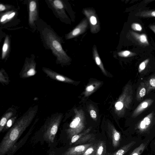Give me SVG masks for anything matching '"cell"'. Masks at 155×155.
<instances>
[{
  "label": "cell",
  "instance_id": "cell-1",
  "mask_svg": "<svg viewBox=\"0 0 155 155\" xmlns=\"http://www.w3.org/2000/svg\"><path fill=\"white\" fill-rule=\"evenodd\" d=\"M32 119V117L22 118L7 132L0 143V155H5L11 150L29 125Z\"/></svg>",
  "mask_w": 155,
  "mask_h": 155
},
{
  "label": "cell",
  "instance_id": "cell-2",
  "mask_svg": "<svg viewBox=\"0 0 155 155\" xmlns=\"http://www.w3.org/2000/svg\"><path fill=\"white\" fill-rule=\"evenodd\" d=\"M43 37L47 45L55 55L57 60L60 63H66L70 60V58L64 50L60 40L51 30L45 29L43 32Z\"/></svg>",
  "mask_w": 155,
  "mask_h": 155
},
{
  "label": "cell",
  "instance_id": "cell-3",
  "mask_svg": "<svg viewBox=\"0 0 155 155\" xmlns=\"http://www.w3.org/2000/svg\"><path fill=\"white\" fill-rule=\"evenodd\" d=\"M60 123V120L56 119L49 124L45 130L43 138L49 143H53L58 131Z\"/></svg>",
  "mask_w": 155,
  "mask_h": 155
},
{
  "label": "cell",
  "instance_id": "cell-4",
  "mask_svg": "<svg viewBox=\"0 0 155 155\" xmlns=\"http://www.w3.org/2000/svg\"><path fill=\"white\" fill-rule=\"evenodd\" d=\"M83 13L88 20L91 32L95 34L100 29V26L98 17L95 11L93 9L85 8L83 9Z\"/></svg>",
  "mask_w": 155,
  "mask_h": 155
},
{
  "label": "cell",
  "instance_id": "cell-5",
  "mask_svg": "<svg viewBox=\"0 0 155 155\" xmlns=\"http://www.w3.org/2000/svg\"><path fill=\"white\" fill-rule=\"evenodd\" d=\"M84 127V124L80 118L79 117H76L71 122L69 128L66 130L68 138L71 139L73 136L80 134Z\"/></svg>",
  "mask_w": 155,
  "mask_h": 155
},
{
  "label": "cell",
  "instance_id": "cell-6",
  "mask_svg": "<svg viewBox=\"0 0 155 155\" xmlns=\"http://www.w3.org/2000/svg\"><path fill=\"white\" fill-rule=\"evenodd\" d=\"M88 24L87 19L83 20L73 30L67 35L66 39L72 38L84 33L87 30Z\"/></svg>",
  "mask_w": 155,
  "mask_h": 155
},
{
  "label": "cell",
  "instance_id": "cell-7",
  "mask_svg": "<svg viewBox=\"0 0 155 155\" xmlns=\"http://www.w3.org/2000/svg\"><path fill=\"white\" fill-rule=\"evenodd\" d=\"M129 36L134 42L142 47H146L149 45L147 36L145 34H140L132 31H130Z\"/></svg>",
  "mask_w": 155,
  "mask_h": 155
},
{
  "label": "cell",
  "instance_id": "cell-8",
  "mask_svg": "<svg viewBox=\"0 0 155 155\" xmlns=\"http://www.w3.org/2000/svg\"><path fill=\"white\" fill-rule=\"evenodd\" d=\"M92 144L90 143L78 145L68 148L63 155H82L85 151Z\"/></svg>",
  "mask_w": 155,
  "mask_h": 155
},
{
  "label": "cell",
  "instance_id": "cell-9",
  "mask_svg": "<svg viewBox=\"0 0 155 155\" xmlns=\"http://www.w3.org/2000/svg\"><path fill=\"white\" fill-rule=\"evenodd\" d=\"M37 4L34 1H31L29 4V22L31 25H33L37 19Z\"/></svg>",
  "mask_w": 155,
  "mask_h": 155
},
{
  "label": "cell",
  "instance_id": "cell-10",
  "mask_svg": "<svg viewBox=\"0 0 155 155\" xmlns=\"http://www.w3.org/2000/svg\"><path fill=\"white\" fill-rule=\"evenodd\" d=\"M153 101L150 99H147L141 102L134 111L132 114L133 117H136L141 113L144 110L149 107Z\"/></svg>",
  "mask_w": 155,
  "mask_h": 155
},
{
  "label": "cell",
  "instance_id": "cell-11",
  "mask_svg": "<svg viewBox=\"0 0 155 155\" xmlns=\"http://www.w3.org/2000/svg\"><path fill=\"white\" fill-rule=\"evenodd\" d=\"M148 93V88L145 81L141 82L137 89L136 99L137 101L141 100Z\"/></svg>",
  "mask_w": 155,
  "mask_h": 155
},
{
  "label": "cell",
  "instance_id": "cell-12",
  "mask_svg": "<svg viewBox=\"0 0 155 155\" xmlns=\"http://www.w3.org/2000/svg\"><path fill=\"white\" fill-rule=\"evenodd\" d=\"M153 116V113L151 112L144 117L139 123L138 128L142 131L147 128L151 124Z\"/></svg>",
  "mask_w": 155,
  "mask_h": 155
},
{
  "label": "cell",
  "instance_id": "cell-13",
  "mask_svg": "<svg viewBox=\"0 0 155 155\" xmlns=\"http://www.w3.org/2000/svg\"><path fill=\"white\" fill-rule=\"evenodd\" d=\"M50 3L59 16H62L66 15L64 9V6L62 2L59 0H49Z\"/></svg>",
  "mask_w": 155,
  "mask_h": 155
},
{
  "label": "cell",
  "instance_id": "cell-14",
  "mask_svg": "<svg viewBox=\"0 0 155 155\" xmlns=\"http://www.w3.org/2000/svg\"><path fill=\"white\" fill-rule=\"evenodd\" d=\"M135 143V142L132 141L117 150L108 155H124Z\"/></svg>",
  "mask_w": 155,
  "mask_h": 155
},
{
  "label": "cell",
  "instance_id": "cell-15",
  "mask_svg": "<svg viewBox=\"0 0 155 155\" xmlns=\"http://www.w3.org/2000/svg\"><path fill=\"white\" fill-rule=\"evenodd\" d=\"M111 136L112 139V145L114 147H117L120 139V133L114 128H112L111 131Z\"/></svg>",
  "mask_w": 155,
  "mask_h": 155
},
{
  "label": "cell",
  "instance_id": "cell-16",
  "mask_svg": "<svg viewBox=\"0 0 155 155\" xmlns=\"http://www.w3.org/2000/svg\"><path fill=\"white\" fill-rule=\"evenodd\" d=\"M93 55L96 64L100 68L103 72L106 73L102 63L99 57L96 46L94 45L93 48Z\"/></svg>",
  "mask_w": 155,
  "mask_h": 155
},
{
  "label": "cell",
  "instance_id": "cell-17",
  "mask_svg": "<svg viewBox=\"0 0 155 155\" xmlns=\"http://www.w3.org/2000/svg\"><path fill=\"white\" fill-rule=\"evenodd\" d=\"M35 64L33 61H27L25 65V69L27 70L26 74L28 76L34 75L35 74Z\"/></svg>",
  "mask_w": 155,
  "mask_h": 155
},
{
  "label": "cell",
  "instance_id": "cell-18",
  "mask_svg": "<svg viewBox=\"0 0 155 155\" xmlns=\"http://www.w3.org/2000/svg\"><path fill=\"white\" fill-rule=\"evenodd\" d=\"M44 70L49 76L54 78H55L58 80L62 81H70L69 80L67 79L65 77L58 74L51 70L46 68H44Z\"/></svg>",
  "mask_w": 155,
  "mask_h": 155
},
{
  "label": "cell",
  "instance_id": "cell-19",
  "mask_svg": "<svg viewBox=\"0 0 155 155\" xmlns=\"http://www.w3.org/2000/svg\"><path fill=\"white\" fill-rule=\"evenodd\" d=\"M137 17L149 18L155 17V10H144L138 12L135 15Z\"/></svg>",
  "mask_w": 155,
  "mask_h": 155
},
{
  "label": "cell",
  "instance_id": "cell-20",
  "mask_svg": "<svg viewBox=\"0 0 155 155\" xmlns=\"http://www.w3.org/2000/svg\"><path fill=\"white\" fill-rule=\"evenodd\" d=\"M106 151L105 143L103 141H100L97 144L95 155H104Z\"/></svg>",
  "mask_w": 155,
  "mask_h": 155
},
{
  "label": "cell",
  "instance_id": "cell-21",
  "mask_svg": "<svg viewBox=\"0 0 155 155\" xmlns=\"http://www.w3.org/2000/svg\"><path fill=\"white\" fill-rule=\"evenodd\" d=\"M9 48V38L7 36L5 39L2 48V58L4 59L6 56Z\"/></svg>",
  "mask_w": 155,
  "mask_h": 155
},
{
  "label": "cell",
  "instance_id": "cell-22",
  "mask_svg": "<svg viewBox=\"0 0 155 155\" xmlns=\"http://www.w3.org/2000/svg\"><path fill=\"white\" fill-rule=\"evenodd\" d=\"M145 81L148 86V93L150 91L155 89V75L151 77Z\"/></svg>",
  "mask_w": 155,
  "mask_h": 155
},
{
  "label": "cell",
  "instance_id": "cell-23",
  "mask_svg": "<svg viewBox=\"0 0 155 155\" xmlns=\"http://www.w3.org/2000/svg\"><path fill=\"white\" fill-rule=\"evenodd\" d=\"M146 145V143H142L134 149L129 155H140L145 148Z\"/></svg>",
  "mask_w": 155,
  "mask_h": 155
},
{
  "label": "cell",
  "instance_id": "cell-24",
  "mask_svg": "<svg viewBox=\"0 0 155 155\" xmlns=\"http://www.w3.org/2000/svg\"><path fill=\"white\" fill-rule=\"evenodd\" d=\"M89 131V130L87 129L82 133H80L73 136L71 138L70 144H72L75 143L81 138L87 135Z\"/></svg>",
  "mask_w": 155,
  "mask_h": 155
},
{
  "label": "cell",
  "instance_id": "cell-25",
  "mask_svg": "<svg viewBox=\"0 0 155 155\" xmlns=\"http://www.w3.org/2000/svg\"><path fill=\"white\" fill-rule=\"evenodd\" d=\"M97 144L91 145L85 151L82 155H95Z\"/></svg>",
  "mask_w": 155,
  "mask_h": 155
},
{
  "label": "cell",
  "instance_id": "cell-26",
  "mask_svg": "<svg viewBox=\"0 0 155 155\" xmlns=\"http://www.w3.org/2000/svg\"><path fill=\"white\" fill-rule=\"evenodd\" d=\"M118 55L121 57H128L135 56L136 54L129 51L125 50L120 51L117 53Z\"/></svg>",
  "mask_w": 155,
  "mask_h": 155
},
{
  "label": "cell",
  "instance_id": "cell-27",
  "mask_svg": "<svg viewBox=\"0 0 155 155\" xmlns=\"http://www.w3.org/2000/svg\"><path fill=\"white\" fill-rule=\"evenodd\" d=\"M149 60L147 59L142 62L139 65L138 70L139 72L140 73L145 69L147 64L149 62Z\"/></svg>",
  "mask_w": 155,
  "mask_h": 155
},
{
  "label": "cell",
  "instance_id": "cell-28",
  "mask_svg": "<svg viewBox=\"0 0 155 155\" xmlns=\"http://www.w3.org/2000/svg\"><path fill=\"white\" fill-rule=\"evenodd\" d=\"M10 116H5L3 117L1 119L0 122V132L3 130L4 127L5 125L8 118Z\"/></svg>",
  "mask_w": 155,
  "mask_h": 155
},
{
  "label": "cell",
  "instance_id": "cell-29",
  "mask_svg": "<svg viewBox=\"0 0 155 155\" xmlns=\"http://www.w3.org/2000/svg\"><path fill=\"white\" fill-rule=\"evenodd\" d=\"M131 28L133 30L137 31H141L142 29L141 26L137 23H132L131 25Z\"/></svg>",
  "mask_w": 155,
  "mask_h": 155
},
{
  "label": "cell",
  "instance_id": "cell-30",
  "mask_svg": "<svg viewBox=\"0 0 155 155\" xmlns=\"http://www.w3.org/2000/svg\"><path fill=\"white\" fill-rule=\"evenodd\" d=\"M116 109L118 110H122L124 108V106L122 102L120 101L117 102L115 105Z\"/></svg>",
  "mask_w": 155,
  "mask_h": 155
},
{
  "label": "cell",
  "instance_id": "cell-31",
  "mask_svg": "<svg viewBox=\"0 0 155 155\" xmlns=\"http://www.w3.org/2000/svg\"><path fill=\"white\" fill-rule=\"evenodd\" d=\"M13 120L12 119H9L8 120L6 124V126L5 127L4 131H5L8 129V128L11 127L13 123Z\"/></svg>",
  "mask_w": 155,
  "mask_h": 155
},
{
  "label": "cell",
  "instance_id": "cell-32",
  "mask_svg": "<svg viewBox=\"0 0 155 155\" xmlns=\"http://www.w3.org/2000/svg\"><path fill=\"white\" fill-rule=\"evenodd\" d=\"M9 14L8 13L3 15L1 18V22H3L7 20L8 16Z\"/></svg>",
  "mask_w": 155,
  "mask_h": 155
},
{
  "label": "cell",
  "instance_id": "cell-33",
  "mask_svg": "<svg viewBox=\"0 0 155 155\" xmlns=\"http://www.w3.org/2000/svg\"><path fill=\"white\" fill-rule=\"evenodd\" d=\"M95 87L93 85H90L87 87L86 91L88 92H91L95 89Z\"/></svg>",
  "mask_w": 155,
  "mask_h": 155
},
{
  "label": "cell",
  "instance_id": "cell-34",
  "mask_svg": "<svg viewBox=\"0 0 155 155\" xmlns=\"http://www.w3.org/2000/svg\"><path fill=\"white\" fill-rule=\"evenodd\" d=\"M90 114L93 119H95L97 117V114L96 111L94 110L90 111Z\"/></svg>",
  "mask_w": 155,
  "mask_h": 155
},
{
  "label": "cell",
  "instance_id": "cell-35",
  "mask_svg": "<svg viewBox=\"0 0 155 155\" xmlns=\"http://www.w3.org/2000/svg\"><path fill=\"white\" fill-rule=\"evenodd\" d=\"M15 13L13 12L9 14L8 16L7 20H9L12 18L15 15Z\"/></svg>",
  "mask_w": 155,
  "mask_h": 155
},
{
  "label": "cell",
  "instance_id": "cell-36",
  "mask_svg": "<svg viewBox=\"0 0 155 155\" xmlns=\"http://www.w3.org/2000/svg\"><path fill=\"white\" fill-rule=\"evenodd\" d=\"M149 27L155 34V25H150L149 26Z\"/></svg>",
  "mask_w": 155,
  "mask_h": 155
},
{
  "label": "cell",
  "instance_id": "cell-37",
  "mask_svg": "<svg viewBox=\"0 0 155 155\" xmlns=\"http://www.w3.org/2000/svg\"><path fill=\"white\" fill-rule=\"evenodd\" d=\"M6 9L5 6L3 5L2 4H0V11H2Z\"/></svg>",
  "mask_w": 155,
  "mask_h": 155
},
{
  "label": "cell",
  "instance_id": "cell-38",
  "mask_svg": "<svg viewBox=\"0 0 155 155\" xmlns=\"http://www.w3.org/2000/svg\"><path fill=\"white\" fill-rule=\"evenodd\" d=\"M49 155H55L54 152L53 151H51L50 152Z\"/></svg>",
  "mask_w": 155,
  "mask_h": 155
},
{
  "label": "cell",
  "instance_id": "cell-39",
  "mask_svg": "<svg viewBox=\"0 0 155 155\" xmlns=\"http://www.w3.org/2000/svg\"></svg>",
  "mask_w": 155,
  "mask_h": 155
}]
</instances>
